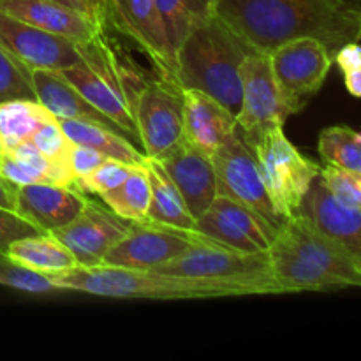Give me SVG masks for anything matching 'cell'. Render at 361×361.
<instances>
[{"label": "cell", "mask_w": 361, "mask_h": 361, "mask_svg": "<svg viewBox=\"0 0 361 361\" xmlns=\"http://www.w3.org/2000/svg\"><path fill=\"white\" fill-rule=\"evenodd\" d=\"M83 192L73 185L32 183L18 187V214L41 233H51L69 224L83 208Z\"/></svg>", "instance_id": "cell-19"}, {"label": "cell", "mask_w": 361, "mask_h": 361, "mask_svg": "<svg viewBox=\"0 0 361 361\" xmlns=\"http://www.w3.org/2000/svg\"><path fill=\"white\" fill-rule=\"evenodd\" d=\"M145 168L150 182V204H148L147 221L182 231H197L196 219L192 217L182 194L169 180L161 164L155 159L148 157Z\"/></svg>", "instance_id": "cell-24"}, {"label": "cell", "mask_w": 361, "mask_h": 361, "mask_svg": "<svg viewBox=\"0 0 361 361\" xmlns=\"http://www.w3.org/2000/svg\"><path fill=\"white\" fill-rule=\"evenodd\" d=\"M0 284L30 295H49V293L62 291L49 279V275L18 263L7 252H0Z\"/></svg>", "instance_id": "cell-31"}, {"label": "cell", "mask_w": 361, "mask_h": 361, "mask_svg": "<svg viewBox=\"0 0 361 361\" xmlns=\"http://www.w3.org/2000/svg\"><path fill=\"white\" fill-rule=\"evenodd\" d=\"M76 46L80 60L59 74L99 111L118 123L133 143L141 148L134 120V102L137 92L150 78L147 80L143 73L120 53L106 34V28L90 41L76 42Z\"/></svg>", "instance_id": "cell-3"}, {"label": "cell", "mask_w": 361, "mask_h": 361, "mask_svg": "<svg viewBox=\"0 0 361 361\" xmlns=\"http://www.w3.org/2000/svg\"><path fill=\"white\" fill-rule=\"evenodd\" d=\"M282 293L361 288V259L295 214L282 222L268 249Z\"/></svg>", "instance_id": "cell-2"}, {"label": "cell", "mask_w": 361, "mask_h": 361, "mask_svg": "<svg viewBox=\"0 0 361 361\" xmlns=\"http://www.w3.org/2000/svg\"><path fill=\"white\" fill-rule=\"evenodd\" d=\"M236 130V116L217 99L194 88H183V140L207 155Z\"/></svg>", "instance_id": "cell-21"}, {"label": "cell", "mask_w": 361, "mask_h": 361, "mask_svg": "<svg viewBox=\"0 0 361 361\" xmlns=\"http://www.w3.org/2000/svg\"><path fill=\"white\" fill-rule=\"evenodd\" d=\"M102 203L130 222L147 221L148 204H150V182H148L145 164H134L127 178L115 189L99 196Z\"/></svg>", "instance_id": "cell-28"}, {"label": "cell", "mask_w": 361, "mask_h": 361, "mask_svg": "<svg viewBox=\"0 0 361 361\" xmlns=\"http://www.w3.org/2000/svg\"><path fill=\"white\" fill-rule=\"evenodd\" d=\"M0 207L13 212L18 210V185L7 180L2 173H0Z\"/></svg>", "instance_id": "cell-39"}, {"label": "cell", "mask_w": 361, "mask_h": 361, "mask_svg": "<svg viewBox=\"0 0 361 361\" xmlns=\"http://www.w3.org/2000/svg\"><path fill=\"white\" fill-rule=\"evenodd\" d=\"M334 60L344 74L349 94L361 99V46L360 42H348L334 55Z\"/></svg>", "instance_id": "cell-36"}, {"label": "cell", "mask_w": 361, "mask_h": 361, "mask_svg": "<svg viewBox=\"0 0 361 361\" xmlns=\"http://www.w3.org/2000/svg\"><path fill=\"white\" fill-rule=\"evenodd\" d=\"M130 224L133 222L116 215L108 207L87 197L80 214L49 235L71 250L76 267H97L102 264L109 249L126 236Z\"/></svg>", "instance_id": "cell-14"}, {"label": "cell", "mask_w": 361, "mask_h": 361, "mask_svg": "<svg viewBox=\"0 0 361 361\" xmlns=\"http://www.w3.org/2000/svg\"><path fill=\"white\" fill-rule=\"evenodd\" d=\"M215 14L267 55L300 37L317 39L331 55L361 41V0H215Z\"/></svg>", "instance_id": "cell-1"}, {"label": "cell", "mask_w": 361, "mask_h": 361, "mask_svg": "<svg viewBox=\"0 0 361 361\" xmlns=\"http://www.w3.org/2000/svg\"><path fill=\"white\" fill-rule=\"evenodd\" d=\"M319 154L330 166L361 175V133L348 126L326 127L319 134Z\"/></svg>", "instance_id": "cell-30"}, {"label": "cell", "mask_w": 361, "mask_h": 361, "mask_svg": "<svg viewBox=\"0 0 361 361\" xmlns=\"http://www.w3.org/2000/svg\"><path fill=\"white\" fill-rule=\"evenodd\" d=\"M134 120L145 155L161 157L183 140V88L175 81L150 78L137 92Z\"/></svg>", "instance_id": "cell-9"}, {"label": "cell", "mask_w": 361, "mask_h": 361, "mask_svg": "<svg viewBox=\"0 0 361 361\" xmlns=\"http://www.w3.org/2000/svg\"><path fill=\"white\" fill-rule=\"evenodd\" d=\"M55 2L59 4H63V6L71 7V9H76V11H81V13H85L88 16V11L87 7H85V4L81 2V0H55Z\"/></svg>", "instance_id": "cell-41"}, {"label": "cell", "mask_w": 361, "mask_h": 361, "mask_svg": "<svg viewBox=\"0 0 361 361\" xmlns=\"http://www.w3.org/2000/svg\"><path fill=\"white\" fill-rule=\"evenodd\" d=\"M207 240L210 238L200 231H182L148 221L133 222L126 236L109 249L102 264L129 270H155Z\"/></svg>", "instance_id": "cell-12"}, {"label": "cell", "mask_w": 361, "mask_h": 361, "mask_svg": "<svg viewBox=\"0 0 361 361\" xmlns=\"http://www.w3.org/2000/svg\"><path fill=\"white\" fill-rule=\"evenodd\" d=\"M106 25L133 41L159 78L176 83V53L155 0H108Z\"/></svg>", "instance_id": "cell-11"}, {"label": "cell", "mask_w": 361, "mask_h": 361, "mask_svg": "<svg viewBox=\"0 0 361 361\" xmlns=\"http://www.w3.org/2000/svg\"><path fill=\"white\" fill-rule=\"evenodd\" d=\"M243 141L256 157L268 196L282 221L298 214L310 183L321 173V166L300 154L286 137L284 127H270L243 137Z\"/></svg>", "instance_id": "cell-7"}, {"label": "cell", "mask_w": 361, "mask_h": 361, "mask_svg": "<svg viewBox=\"0 0 361 361\" xmlns=\"http://www.w3.org/2000/svg\"><path fill=\"white\" fill-rule=\"evenodd\" d=\"M0 44L30 71H60L80 60L76 42L0 11Z\"/></svg>", "instance_id": "cell-16"}, {"label": "cell", "mask_w": 361, "mask_h": 361, "mask_svg": "<svg viewBox=\"0 0 361 361\" xmlns=\"http://www.w3.org/2000/svg\"><path fill=\"white\" fill-rule=\"evenodd\" d=\"M242 106L236 115V127L243 137L259 134L270 127H284L289 111L271 71L267 53L252 51L240 67Z\"/></svg>", "instance_id": "cell-13"}, {"label": "cell", "mask_w": 361, "mask_h": 361, "mask_svg": "<svg viewBox=\"0 0 361 361\" xmlns=\"http://www.w3.org/2000/svg\"><path fill=\"white\" fill-rule=\"evenodd\" d=\"M321 178L326 183L330 192L349 207L361 210V175L360 173L345 171L337 166L326 164L321 168Z\"/></svg>", "instance_id": "cell-35"}, {"label": "cell", "mask_w": 361, "mask_h": 361, "mask_svg": "<svg viewBox=\"0 0 361 361\" xmlns=\"http://www.w3.org/2000/svg\"><path fill=\"white\" fill-rule=\"evenodd\" d=\"M109 157H106L101 152L94 150L90 147H85V145H76L73 143V150H71V171H73L74 180L81 178V176H87L88 173H92L94 169H97L102 162L108 161Z\"/></svg>", "instance_id": "cell-38"}, {"label": "cell", "mask_w": 361, "mask_h": 361, "mask_svg": "<svg viewBox=\"0 0 361 361\" xmlns=\"http://www.w3.org/2000/svg\"><path fill=\"white\" fill-rule=\"evenodd\" d=\"M134 164H126L122 161L108 159L97 169L88 173L87 176H81V178L74 180L73 187H76L83 194H97V196H102L108 190L118 187L127 178Z\"/></svg>", "instance_id": "cell-33"}, {"label": "cell", "mask_w": 361, "mask_h": 361, "mask_svg": "<svg viewBox=\"0 0 361 361\" xmlns=\"http://www.w3.org/2000/svg\"><path fill=\"white\" fill-rule=\"evenodd\" d=\"M275 81L289 115L300 113L321 90L334 63V55L321 41L300 37L268 53Z\"/></svg>", "instance_id": "cell-8"}, {"label": "cell", "mask_w": 361, "mask_h": 361, "mask_svg": "<svg viewBox=\"0 0 361 361\" xmlns=\"http://www.w3.org/2000/svg\"><path fill=\"white\" fill-rule=\"evenodd\" d=\"M7 254L18 263L46 275L76 267V259L71 250L49 233L16 240L9 245Z\"/></svg>", "instance_id": "cell-26"}, {"label": "cell", "mask_w": 361, "mask_h": 361, "mask_svg": "<svg viewBox=\"0 0 361 361\" xmlns=\"http://www.w3.org/2000/svg\"><path fill=\"white\" fill-rule=\"evenodd\" d=\"M173 48L215 14V0H155Z\"/></svg>", "instance_id": "cell-29"}, {"label": "cell", "mask_w": 361, "mask_h": 361, "mask_svg": "<svg viewBox=\"0 0 361 361\" xmlns=\"http://www.w3.org/2000/svg\"><path fill=\"white\" fill-rule=\"evenodd\" d=\"M0 11L73 42L90 41L106 28L81 11L55 0H0Z\"/></svg>", "instance_id": "cell-20"}, {"label": "cell", "mask_w": 361, "mask_h": 361, "mask_svg": "<svg viewBox=\"0 0 361 361\" xmlns=\"http://www.w3.org/2000/svg\"><path fill=\"white\" fill-rule=\"evenodd\" d=\"M155 271L226 282L243 289L245 295H282L271 274L268 250L243 252L214 240L196 243L176 259L155 268Z\"/></svg>", "instance_id": "cell-6"}, {"label": "cell", "mask_w": 361, "mask_h": 361, "mask_svg": "<svg viewBox=\"0 0 361 361\" xmlns=\"http://www.w3.org/2000/svg\"><path fill=\"white\" fill-rule=\"evenodd\" d=\"M155 161L182 194L192 217H200L217 196V176L210 155L180 140Z\"/></svg>", "instance_id": "cell-17"}, {"label": "cell", "mask_w": 361, "mask_h": 361, "mask_svg": "<svg viewBox=\"0 0 361 361\" xmlns=\"http://www.w3.org/2000/svg\"><path fill=\"white\" fill-rule=\"evenodd\" d=\"M298 214L361 259V210L338 201L323 182L321 173L310 183Z\"/></svg>", "instance_id": "cell-18"}, {"label": "cell", "mask_w": 361, "mask_h": 361, "mask_svg": "<svg viewBox=\"0 0 361 361\" xmlns=\"http://www.w3.org/2000/svg\"><path fill=\"white\" fill-rule=\"evenodd\" d=\"M212 162L217 176V194L245 204L275 229L281 228L284 221L268 196L256 157L240 136L238 127L214 152Z\"/></svg>", "instance_id": "cell-10"}, {"label": "cell", "mask_w": 361, "mask_h": 361, "mask_svg": "<svg viewBox=\"0 0 361 361\" xmlns=\"http://www.w3.org/2000/svg\"><path fill=\"white\" fill-rule=\"evenodd\" d=\"M0 173L20 185L32 183H55L73 185L74 175L69 168L49 161L30 140L0 150Z\"/></svg>", "instance_id": "cell-23"}, {"label": "cell", "mask_w": 361, "mask_h": 361, "mask_svg": "<svg viewBox=\"0 0 361 361\" xmlns=\"http://www.w3.org/2000/svg\"><path fill=\"white\" fill-rule=\"evenodd\" d=\"M32 85H34L37 101L48 111H51L56 118L99 123V126L108 127V129L115 130V133L122 134L123 137L133 141L129 134L118 123L113 122L102 111H99L76 88L71 87L59 73H53V71H32Z\"/></svg>", "instance_id": "cell-22"}, {"label": "cell", "mask_w": 361, "mask_h": 361, "mask_svg": "<svg viewBox=\"0 0 361 361\" xmlns=\"http://www.w3.org/2000/svg\"><path fill=\"white\" fill-rule=\"evenodd\" d=\"M39 233L41 231L20 214L0 207V252H7L11 243L16 240Z\"/></svg>", "instance_id": "cell-37"}, {"label": "cell", "mask_w": 361, "mask_h": 361, "mask_svg": "<svg viewBox=\"0 0 361 361\" xmlns=\"http://www.w3.org/2000/svg\"><path fill=\"white\" fill-rule=\"evenodd\" d=\"M88 11V16L99 23L101 27L108 28L106 25V13H108V0H81Z\"/></svg>", "instance_id": "cell-40"}, {"label": "cell", "mask_w": 361, "mask_h": 361, "mask_svg": "<svg viewBox=\"0 0 361 361\" xmlns=\"http://www.w3.org/2000/svg\"><path fill=\"white\" fill-rule=\"evenodd\" d=\"M48 275L62 291L87 293L104 298L203 300L247 296L243 289L226 282L159 274L155 270H129L108 264L73 267Z\"/></svg>", "instance_id": "cell-5"}, {"label": "cell", "mask_w": 361, "mask_h": 361, "mask_svg": "<svg viewBox=\"0 0 361 361\" xmlns=\"http://www.w3.org/2000/svg\"><path fill=\"white\" fill-rule=\"evenodd\" d=\"M196 228L214 242L243 252H264L279 231L245 204L222 194L196 219Z\"/></svg>", "instance_id": "cell-15"}, {"label": "cell", "mask_w": 361, "mask_h": 361, "mask_svg": "<svg viewBox=\"0 0 361 361\" xmlns=\"http://www.w3.org/2000/svg\"><path fill=\"white\" fill-rule=\"evenodd\" d=\"M11 99H34L32 71L0 44V102Z\"/></svg>", "instance_id": "cell-32"}, {"label": "cell", "mask_w": 361, "mask_h": 361, "mask_svg": "<svg viewBox=\"0 0 361 361\" xmlns=\"http://www.w3.org/2000/svg\"><path fill=\"white\" fill-rule=\"evenodd\" d=\"M32 143L49 159V161L56 162L60 166H66L71 169L69 159H71V150H73V141L67 137V134L63 133V129L60 127L59 118H51L46 123H42L37 130L34 133V136L30 137Z\"/></svg>", "instance_id": "cell-34"}, {"label": "cell", "mask_w": 361, "mask_h": 361, "mask_svg": "<svg viewBox=\"0 0 361 361\" xmlns=\"http://www.w3.org/2000/svg\"><path fill=\"white\" fill-rule=\"evenodd\" d=\"M249 53L250 46L214 14L176 48V83L212 95L236 116L242 106L240 67Z\"/></svg>", "instance_id": "cell-4"}, {"label": "cell", "mask_w": 361, "mask_h": 361, "mask_svg": "<svg viewBox=\"0 0 361 361\" xmlns=\"http://www.w3.org/2000/svg\"><path fill=\"white\" fill-rule=\"evenodd\" d=\"M55 115L34 99L0 102V150L30 140L35 130Z\"/></svg>", "instance_id": "cell-27"}, {"label": "cell", "mask_w": 361, "mask_h": 361, "mask_svg": "<svg viewBox=\"0 0 361 361\" xmlns=\"http://www.w3.org/2000/svg\"><path fill=\"white\" fill-rule=\"evenodd\" d=\"M59 123L73 143L90 147L104 154L106 157L122 161L126 164H145L147 162L148 157L141 148H137L133 141L108 127L67 118H59Z\"/></svg>", "instance_id": "cell-25"}]
</instances>
